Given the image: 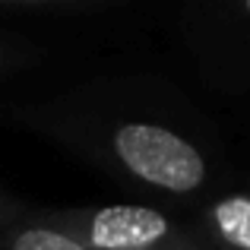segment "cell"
I'll use <instances>...</instances> for the list:
<instances>
[{"instance_id": "4", "label": "cell", "mask_w": 250, "mask_h": 250, "mask_svg": "<svg viewBox=\"0 0 250 250\" xmlns=\"http://www.w3.org/2000/svg\"><path fill=\"white\" fill-rule=\"evenodd\" d=\"M193 234L203 250H250V193H222L203 209Z\"/></svg>"}, {"instance_id": "6", "label": "cell", "mask_w": 250, "mask_h": 250, "mask_svg": "<svg viewBox=\"0 0 250 250\" xmlns=\"http://www.w3.org/2000/svg\"><path fill=\"white\" fill-rule=\"evenodd\" d=\"M104 10L102 0H0V16H83Z\"/></svg>"}, {"instance_id": "8", "label": "cell", "mask_w": 250, "mask_h": 250, "mask_svg": "<svg viewBox=\"0 0 250 250\" xmlns=\"http://www.w3.org/2000/svg\"><path fill=\"white\" fill-rule=\"evenodd\" d=\"M16 222H19V206L0 190V228H10V225H16Z\"/></svg>"}, {"instance_id": "2", "label": "cell", "mask_w": 250, "mask_h": 250, "mask_svg": "<svg viewBox=\"0 0 250 250\" xmlns=\"http://www.w3.org/2000/svg\"><path fill=\"white\" fill-rule=\"evenodd\" d=\"M32 219L70 234L89 250H203L193 228L149 203L42 209Z\"/></svg>"}, {"instance_id": "7", "label": "cell", "mask_w": 250, "mask_h": 250, "mask_svg": "<svg viewBox=\"0 0 250 250\" xmlns=\"http://www.w3.org/2000/svg\"><path fill=\"white\" fill-rule=\"evenodd\" d=\"M35 57H38V48H35V44L0 35V73L16 70V67H25V63H32Z\"/></svg>"}, {"instance_id": "1", "label": "cell", "mask_w": 250, "mask_h": 250, "mask_svg": "<svg viewBox=\"0 0 250 250\" xmlns=\"http://www.w3.org/2000/svg\"><path fill=\"white\" fill-rule=\"evenodd\" d=\"M38 124L108 174L152 193L193 196L212 181L206 149L165 117L133 114L124 108L98 111L92 102H83L42 111Z\"/></svg>"}, {"instance_id": "5", "label": "cell", "mask_w": 250, "mask_h": 250, "mask_svg": "<svg viewBox=\"0 0 250 250\" xmlns=\"http://www.w3.org/2000/svg\"><path fill=\"white\" fill-rule=\"evenodd\" d=\"M0 250H89V247L73 241L70 234L57 231V228L42 225V222H35L29 215V219H19L16 225L3 228Z\"/></svg>"}, {"instance_id": "3", "label": "cell", "mask_w": 250, "mask_h": 250, "mask_svg": "<svg viewBox=\"0 0 250 250\" xmlns=\"http://www.w3.org/2000/svg\"><path fill=\"white\" fill-rule=\"evenodd\" d=\"M187 38L225 85H250V0L196 10Z\"/></svg>"}]
</instances>
